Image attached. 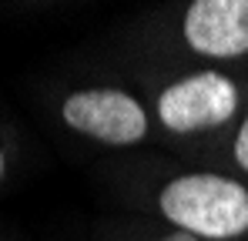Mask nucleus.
I'll return each mask as SVG.
<instances>
[{
  "instance_id": "nucleus-1",
  "label": "nucleus",
  "mask_w": 248,
  "mask_h": 241,
  "mask_svg": "<svg viewBox=\"0 0 248 241\" xmlns=\"http://www.w3.org/2000/svg\"><path fill=\"white\" fill-rule=\"evenodd\" d=\"M158 214L198 241L248 238V181L225 171H185L158 191Z\"/></svg>"
},
{
  "instance_id": "nucleus-2",
  "label": "nucleus",
  "mask_w": 248,
  "mask_h": 241,
  "mask_svg": "<svg viewBox=\"0 0 248 241\" xmlns=\"http://www.w3.org/2000/svg\"><path fill=\"white\" fill-rule=\"evenodd\" d=\"M245 111V84L218 67H202L155 94L158 127L171 137H202L232 127Z\"/></svg>"
},
{
  "instance_id": "nucleus-3",
  "label": "nucleus",
  "mask_w": 248,
  "mask_h": 241,
  "mask_svg": "<svg viewBox=\"0 0 248 241\" xmlns=\"http://www.w3.org/2000/svg\"><path fill=\"white\" fill-rule=\"evenodd\" d=\"M61 120L104 148H138L151 137L155 114L127 87H81L61 101Z\"/></svg>"
},
{
  "instance_id": "nucleus-4",
  "label": "nucleus",
  "mask_w": 248,
  "mask_h": 241,
  "mask_svg": "<svg viewBox=\"0 0 248 241\" xmlns=\"http://www.w3.org/2000/svg\"><path fill=\"white\" fill-rule=\"evenodd\" d=\"M178 34L202 60H248V0H191Z\"/></svg>"
},
{
  "instance_id": "nucleus-5",
  "label": "nucleus",
  "mask_w": 248,
  "mask_h": 241,
  "mask_svg": "<svg viewBox=\"0 0 248 241\" xmlns=\"http://www.w3.org/2000/svg\"><path fill=\"white\" fill-rule=\"evenodd\" d=\"M228 158H232V167L235 174L248 181V107L242 111V118L235 120L232 127V137H228Z\"/></svg>"
},
{
  "instance_id": "nucleus-6",
  "label": "nucleus",
  "mask_w": 248,
  "mask_h": 241,
  "mask_svg": "<svg viewBox=\"0 0 248 241\" xmlns=\"http://www.w3.org/2000/svg\"><path fill=\"white\" fill-rule=\"evenodd\" d=\"M148 241H198V238H191V235H185V231H174V228H168L165 235H155V238H148Z\"/></svg>"
},
{
  "instance_id": "nucleus-7",
  "label": "nucleus",
  "mask_w": 248,
  "mask_h": 241,
  "mask_svg": "<svg viewBox=\"0 0 248 241\" xmlns=\"http://www.w3.org/2000/svg\"><path fill=\"white\" fill-rule=\"evenodd\" d=\"M7 178V151H3V144H0V181Z\"/></svg>"
}]
</instances>
